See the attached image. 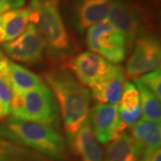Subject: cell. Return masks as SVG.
Segmentation results:
<instances>
[{
    "mask_svg": "<svg viewBox=\"0 0 161 161\" xmlns=\"http://www.w3.org/2000/svg\"><path fill=\"white\" fill-rule=\"evenodd\" d=\"M0 161H51L28 148L0 138Z\"/></svg>",
    "mask_w": 161,
    "mask_h": 161,
    "instance_id": "ac0fdd59",
    "label": "cell"
},
{
    "mask_svg": "<svg viewBox=\"0 0 161 161\" xmlns=\"http://www.w3.org/2000/svg\"><path fill=\"white\" fill-rule=\"evenodd\" d=\"M140 105V96L137 87L132 82H125L120 98V108L126 110L134 109Z\"/></svg>",
    "mask_w": 161,
    "mask_h": 161,
    "instance_id": "ffe728a7",
    "label": "cell"
},
{
    "mask_svg": "<svg viewBox=\"0 0 161 161\" xmlns=\"http://www.w3.org/2000/svg\"><path fill=\"white\" fill-rule=\"evenodd\" d=\"M139 80L154 94L158 100L161 99V72L160 69L150 72L142 75Z\"/></svg>",
    "mask_w": 161,
    "mask_h": 161,
    "instance_id": "7402d4cb",
    "label": "cell"
},
{
    "mask_svg": "<svg viewBox=\"0 0 161 161\" xmlns=\"http://www.w3.org/2000/svg\"><path fill=\"white\" fill-rule=\"evenodd\" d=\"M75 154L81 161H102L103 151L96 141L90 121L87 119L70 142Z\"/></svg>",
    "mask_w": 161,
    "mask_h": 161,
    "instance_id": "9a60e30c",
    "label": "cell"
},
{
    "mask_svg": "<svg viewBox=\"0 0 161 161\" xmlns=\"http://www.w3.org/2000/svg\"><path fill=\"white\" fill-rule=\"evenodd\" d=\"M45 77L58 98L65 132L71 142L88 119L91 93L68 71L55 70Z\"/></svg>",
    "mask_w": 161,
    "mask_h": 161,
    "instance_id": "6da1fadb",
    "label": "cell"
},
{
    "mask_svg": "<svg viewBox=\"0 0 161 161\" xmlns=\"http://www.w3.org/2000/svg\"><path fill=\"white\" fill-rule=\"evenodd\" d=\"M31 22L36 24L46 44L56 51L70 47V38L58 7V0H32Z\"/></svg>",
    "mask_w": 161,
    "mask_h": 161,
    "instance_id": "277c9868",
    "label": "cell"
},
{
    "mask_svg": "<svg viewBox=\"0 0 161 161\" xmlns=\"http://www.w3.org/2000/svg\"><path fill=\"white\" fill-rule=\"evenodd\" d=\"M89 121L95 138L102 144L118 138L126 128L120 119L117 104H97L91 110Z\"/></svg>",
    "mask_w": 161,
    "mask_h": 161,
    "instance_id": "52a82bcc",
    "label": "cell"
},
{
    "mask_svg": "<svg viewBox=\"0 0 161 161\" xmlns=\"http://www.w3.org/2000/svg\"><path fill=\"white\" fill-rule=\"evenodd\" d=\"M114 64L94 52H82L74 59L72 68L80 83L91 86L110 73Z\"/></svg>",
    "mask_w": 161,
    "mask_h": 161,
    "instance_id": "30bf717a",
    "label": "cell"
},
{
    "mask_svg": "<svg viewBox=\"0 0 161 161\" xmlns=\"http://www.w3.org/2000/svg\"><path fill=\"white\" fill-rule=\"evenodd\" d=\"M141 157L132 137L123 132L108 146L105 161H139Z\"/></svg>",
    "mask_w": 161,
    "mask_h": 161,
    "instance_id": "e0dca14e",
    "label": "cell"
},
{
    "mask_svg": "<svg viewBox=\"0 0 161 161\" xmlns=\"http://www.w3.org/2000/svg\"><path fill=\"white\" fill-rule=\"evenodd\" d=\"M118 110H119V116H120L121 121L126 126V128L134 126V125L138 122L139 117L142 114V109H141L140 105L132 110L123 109L119 107H118Z\"/></svg>",
    "mask_w": 161,
    "mask_h": 161,
    "instance_id": "603a6c76",
    "label": "cell"
},
{
    "mask_svg": "<svg viewBox=\"0 0 161 161\" xmlns=\"http://www.w3.org/2000/svg\"><path fill=\"white\" fill-rule=\"evenodd\" d=\"M10 113L13 118L49 125L58 119L53 92L44 83L33 90L13 95Z\"/></svg>",
    "mask_w": 161,
    "mask_h": 161,
    "instance_id": "3957f363",
    "label": "cell"
},
{
    "mask_svg": "<svg viewBox=\"0 0 161 161\" xmlns=\"http://www.w3.org/2000/svg\"><path fill=\"white\" fill-rule=\"evenodd\" d=\"M87 44L92 51L109 63H121L126 55V42L124 36L108 21L93 25L88 29Z\"/></svg>",
    "mask_w": 161,
    "mask_h": 161,
    "instance_id": "5b68a950",
    "label": "cell"
},
{
    "mask_svg": "<svg viewBox=\"0 0 161 161\" xmlns=\"http://www.w3.org/2000/svg\"><path fill=\"white\" fill-rule=\"evenodd\" d=\"M131 137L141 158L158 150L161 143L160 123L142 118L134 125Z\"/></svg>",
    "mask_w": 161,
    "mask_h": 161,
    "instance_id": "4fadbf2b",
    "label": "cell"
},
{
    "mask_svg": "<svg viewBox=\"0 0 161 161\" xmlns=\"http://www.w3.org/2000/svg\"><path fill=\"white\" fill-rule=\"evenodd\" d=\"M160 43L155 36L140 35L134 42V49L126 65V75L131 78L160 69Z\"/></svg>",
    "mask_w": 161,
    "mask_h": 161,
    "instance_id": "8992f818",
    "label": "cell"
},
{
    "mask_svg": "<svg viewBox=\"0 0 161 161\" xmlns=\"http://www.w3.org/2000/svg\"><path fill=\"white\" fill-rule=\"evenodd\" d=\"M6 79L11 87L13 95L28 92L43 84L40 76L13 62H9Z\"/></svg>",
    "mask_w": 161,
    "mask_h": 161,
    "instance_id": "2e32d148",
    "label": "cell"
},
{
    "mask_svg": "<svg viewBox=\"0 0 161 161\" xmlns=\"http://www.w3.org/2000/svg\"><path fill=\"white\" fill-rule=\"evenodd\" d=\"M31 16L30 6L0 14V43L9 42L18 38L29 25Z\"/></svg>",
    "mask_w": 161,
    "mask_h": 161,
    "instance_id": "5bb4252c",
    "label": "cell"
},
{
    "mask_svg": "<svg viewBox=\"0 0 161 161\" xmlns=\"http://www.w3.org/2000/svg\"><path fill=\"white\" fill-rule=\"evenodd\" d=\"M13 92L6 78L0 77V119L6 118L10 113Z\"/></svg>",
    "mask_w": 161,
    "mask_h": 161,
    "instance_id": "44dd1931",
    "label": "cell"
},
{
    "mask_svg": "<svg viewBox=\"0 0 161 161\" xmlns=\"http://www.w3.org/2000/svg\"><path fill=\"white\" fill-rule=\"evenodd\" d=\"M23 3V0H0V14L11 9L20 8Z\"/></svg>",
    "mask_w": 161,
    "mask_h": 161,
    "instance_id": "cb8c5ba5",
    "label": "cell"
},
{
    "mask_svg": "<svg viewBox=\"0 0 161 161\" xmlns=\"http://www.w3.org/2000/svg\"><path fill=\"white\" fill-rule=\"evenodd\" d=\"M0 135L47 158L66 160L64 140L52 125L12 117L0 125Z\"/></svg>",
    "mask_w": 161,
    "mask_h": 161,
    "instance_id": "7a4b0ae2",
    "label": "cell"
},
{
    "mask_svg": "<svg viewBox=\"0 0 161 161\" xmlns=\"http://www.w3.org/2000/svg\"><path fill=\"white\" fill-rule=\"evenodd\" d=\"M133 82L138 89L140 106L143 115L142 118L160 123V100L156 98L154 94L139 80V78H133Z\"/></svg>",
    "mask_w": 161,
    "mask_h": 161,
    "instance_id": "d6986e66",
    "label": "cell"
},
{
    "mask_svg": "<svg viewBox=\"0 0 161 161\" xmlns=\"http://www.w3.org/2000/svg\"><path fill=\"white\" fill-rule=\"evenodd\" d=\"M45 47L46 42L34 23H29L18 38L3 45L5 51L12 59L27 64L40 61Z\"/></svg>",
    "mask_w": 161,
    "mask_h": 161,
    "instance_id": "ba28073f",
    "label": "cell"
},
{
    "mask_svg": "<svg viewBox=\"0 0 161 161\" xmlns=\"http://www.w3.org/2000/svg\"><path fill=\"white\" fill-rule=\"evenodd\" d=\"M141 161H161L160 149L142 156L141 158Z\"/></svg>",
    "mask_w": 161,
    "mask_h": 161,
    "instance_id": "d4e9b609",
    "label": "cell"
},
{
    "mask_svg": "<svg viewBox=\"0 0 161 161\" xmlns=\"http://www.w3.org/2000/svg\"><path fill=\"white\" fill-rule=\"evenodd\" d=\"M125 75L120 65H114L113 69L101 80L90 86L93 97L100 103L117 104L125 85Z\"/></svg>",
    "mask_w": 161,
    "mask_h": 161,
    "instance_id": "8fae6325",
    "label": "cell"
},
{
    "mask_svg": "<svg viewBox=\"0 0 161 161\" xmlns=\"http://www.w3.org/2000/svg\"><path fill=\"white\" fill-rule=\"evenodd\" d=\"M114 0H78L75 23L80 31L106 21Z\"/></svg>",
    "mask_w": 161,
    "mask_h": 161,
    "instance_id": "7c38bea8",
    "label": "cell"
},
{
    "mask_svg": "<svg viewBox=\"0 0 161 161\" xmlns=\"http://www.w3.org/2000/svg\"><path fill=\"white\" fill-rule=\"evenodd\" d=\"M4 57H5V56H4V54H3V53H2V51L0 50V59H1V58H3Z\"/></svg>",
    "mask_w": 161,
    "mask_h": 161,
    "instance_id": "484cf974",
    "label": "cell"
},
{
    "mask_svg": "<svg viewBox=\"0 0 161 161\" xmlns=\"http://www.w3.org/2000/svg\"><path fill=\"white\" fill-rule=\"evenodd\" d=\"M107 19L124 36L127 47H132L142 25V16L136 8L122 0H114Z\"/></svg>",
    "mask_w": 161,
    "mask_h": 161,
    "instance_id": "9c48e42d",
    "label": "cell"
}]
</instances>
